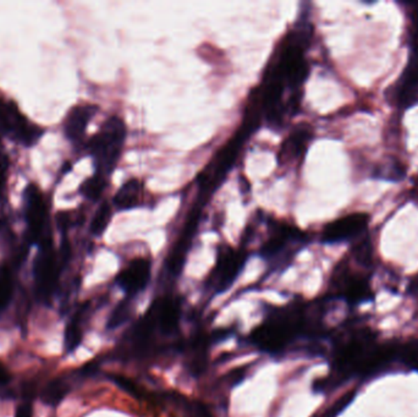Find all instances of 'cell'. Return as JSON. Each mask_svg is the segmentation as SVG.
<instances>
[{
    "label": "cell",
    "mask_w": 418,
    "mask_h": 417,
    "mask_svg": "<svg viewBox=\"0 0 418 417\" xmlns=\"http://www.w3.org/2000/svg\"><path fill=\"white\" fill-rule=\"evenodd\" d=\"M247 253L241 248L229 245H220L215 267L206 280V289L209 293H221L234 284L245 266Z\"/></svg>",
    "instance_id": "5"
},
{
    "label": "cell",
    "mask_w": 418,
    "mask_h": 417,
    "mask_svg": "<svg viewBox=\"0 0 418 417\" xmlns=\"http://www.w3.org/2000/svg\"><path fill=\"white\" fill-rule=\"evenodd\" d=\"M12 288L14 284H12L10 268H1L0 269V312L10 303Z\"/></svg>",
    "instance_id": "25"
},
{
    "label": "cell",
    "mask_w": 418,
    "mask_h": 417,
    "mask_svg": "<svg viewBox=\"0 0 418 417\" xmlns=\"http://www.w3.org/2000/svg\"><path fill=\"white\" fill-rule=\"evenodd\" d=\"M106 187H107V176L96 173L82 184L80 191L88 200L97 201L102 196L103 191L106 190Z\"/></svg>",
    "instance_id": "22"
},
{
    "label": "cell",
    "mask_w": 418,
    "mask_h": 417,
    "mask_svg": "<svg viewBox=\"0 0 418 417\" xmlns=\"http://www.w3.org/2000/svg\"><path fill=\"white\" fill-rule=\"evenodd\" d=\"M33 275L37 299L44 305L49 304L58 284L59 263L53 246L48 240L42 242L41 251L33 266Z\"/></svg>",
    "instance_id": "8"
},
{
    "label": "cell",
    "mask_w": 418,
    "mask_h": 417,
    "mask_svg": "<svg viewBox=\"0 0 418 417\" xmlns=\"http://www.w3.org/2000/svg\"><path fill=\"white\" fill-rule=\"evenodd\" d=\"M312 136L313 133L311 126L305 124L297 126L281 144V151L278 153L279 164L281 167L290 165L299 158H301L306 152L307 146L311 141Z\"/></svg>",
    "instance_id": "14"
},
{
    "label": "cell",
    "mask_w": 418,
    "mask_h": 417,
    "mask_svg": "<svg viewBox=\"0 0 418 417\" xmlns=\"http://www.w3.org/2000/svg\"><path fill=\"white\" fill-rule=\"evenodd\" d=\"M331 289L335 296L346 300L351 305L365 303L373 298L368 279L352 273L346 263H340L335 268L331 280Z\"/></svg>",
    "instance_id": "9"
},
{
    "label": "cell",
    "mask_w": 418,
    "mask_h": 417,
    "mask_svg": "<svg viewBox=\"0 0 418 417\" xmlns=\"http://www.w3.org/2000/svg\"><path fill=\"white\" fill-rule=\"evenodd\" d=\"M181 320V300L167 293L154 299L142 318L125 335L122 351L131 357H151L159 354V339L178 334Z\"/></svg>",
    "instance_id": "3"
},
{
    "label": "cell",
    "mask_w": 418,
    "mask_h": 417,
    "mask_svg": "<svg viewBox=\"0 0 418 417\" xmlns=\"http://www.w3.org/2000/svg\"><path fill=\"white\" fill-rule=\"evenodd\" d=\"M85 309H83L78 312V314L74 316L72 318L67 325V330H65V335H64V346H65V350L67 352H72L74 350H76L78 346L81 344L82 338H83V318H85Z\"/></svg>",
    "instance_id": "20"
},
{
    "label": "cell",
    "mask_w": 418,
    "mask_h": 417,
    "mask_svg": "<svg viewBox=\"0 0 418 417\" xmlns=\"http://www.w3.org/2000/svg\"><path fill=\"white\" fill-rule=\"evenodd\" d=\"M72 391V384L65 377H59L49 382L41 391L42 402L48 407H56Z\"/></svg>",
    "instance_id": "19"
},
{
    "label": "cell",
    "mask_w": 418,
    "mask_h": 417,
    "mask_svg": "<svg viewBox=\"0 0 418 417\" xmlns=\"http://www.w3.org/2000/svg\"><path fill=\"white\" fill-rule=\"evenodd\" d=\"M126 137L123 119L112 117L103 123L97 134L87 144L94 160L98 174L108 176L119 162Z\"/></svg>",
    "instance_id": "4"
},
{
    "label": "cell",
    "mask_w": 418,
    "mask_h": 417,
    "mask_svg": "<svg viewBox=\"0 0 418 417\" xmlns=\"http://www.w3.org/2000/svg\"><path fill=\"white\" fill-rule=\"evenodd\" d=\"M110 221H112V206L109 205V202H103L93 216L91 222V232L96 237H101L103 232H106Z\"/></svg>",
    "instance_id": "23"
},
{
    "label": "cell",
    "mask_w": 418,
    "mask_h": 417,
    "mask_svg": "<svg viewBox=\"0 0 418 417\" xmlns=\"http://www.w3.org/2000/svg\"><path fill=\"white\" fill-rule=\"evenodd\" d=\"M252 131H255V130L251 129L249 125L244 124L242 129L235 135L234 139H231L229 144L224 146V148H221L219 153L215 155V160L209 163L208 167L199 176V186H202V189L207 192H210V190H213L215 186L219 184L225 174L229 171L231 165L234 164L237 153L245 142L246 137Z\"/></svg>",
    "instance_id": "7"
},
{
    "label": "cell",
    "mask_w": 418,
    "mask_h": 417,
    "mask_svg": "<svg viewBox=\"0 0 418 417\" xmlns=\"http://www.w3.org/2000/svg\"><path fill=\"white\" fill-rule=\"evenodd\" d=\"M396 362V341L378 343L368 327L349 330L334 340L332 368L313 383L317 393H329L352 377L373 376Z\"/></svg>",
    "instance_id": "1"
},
{
    "label": "cell",
    "mask_w": 418,
    "mask_h": 417,
    "mask_svg": "<svg viewBox=\"0 0 418 417\" xmlns=\"http://www.w3.org/2000/svg\"><path fill=\"white\" fill-rule=\"evenodd\" d=\"M209 344L210 337L201 332L194 335V338L190 340L189 346L185 348L187 356V368L194 376H199L206 370L208 360Z\"/></svg>",
    "instance_id": "16"
},
{
    "label": "cell",
    "mask_w": 418,
    "mask_h": 417,
    "mask_svg": "<svg viewBox=\"0 0 418 417\" xmlns=\"http://www.w3.org/2000/svg\"><path fill=\"white\" fill-rule=\"evenodd\" d=\"M152 264L148 258L137 257L117 274V284L123 289L128 299L133 300L147 288L151 280Z\"/></svg>",
    "instance_id": "11"
},
{
    "label": "cell",
    "mask_w": 418,
    "mask_h": 417,
    "mask_svg": "<svg viewBox=\"0 0 418 417\" xmlns=\"http://www.w3.org/2000/svg\"><path fill=\"white\" fill-rule=\"evenodd\" d=\"M8 165H9L8 157L3 153V151L0 150V191L3 189L4 184H6Z\"/></svg>",
    "instance_id": "30"
},
{
    "label": "cell",
    "mask_w": 418,
    "mask_h": 417,
    "mask_svg": "<svg viewBox=\"0 0 418 417\" xmlns=\"http://www.w3.org/2000/svg\"><path fill=\"white\" fill-rule=\"evenodd\" d=\"M190 412L192 417H213L208 409L201 402H192L190 405Z\"/></svg>",
    "instance_id": "29"
},
{
    "label": "cell",
    "mask_w": 418,
    "mask_h": 417,
    "mask_svg": "<svg viewBox=\"0 0 418 417\" xmlns=\"http://www.w3.org/2000/svg\"><path fill=\"white\" fill-rule=\"evenodd\" d=\"M355 394H356V391H347L346 394H344L342 398H339L333 405L326 407V410H323V411L317 414L313 417H337L352 402V399L355 398Z\"/></svg>",
    "instance_id": "26"
},
{
    "label": "cell",
    "mask_w": 418,
    "mask_h": 417,
    "mask_svg": "<svg viewBox=\"0 0 418 417\" xmlns=\"http://www.w3.org/2000/svg\"><path fill=\"white\" fill-rule=\"evenodd\" d=\"M323 305L294 301L267 312L265 320L249 335L257 350L271 356L285 355L303 339H318L323 334Z\"/></svg>",
    "instance_id": "2"
},
{
    "label": "cell",
    "mask_w": 418,
    "mask_h": 417,
    "mask_svg": "<svg viewBox=\"0 0 418 417\" xmlns=\"http://www.w3.org/2000/svg\"><path fill=\"white\" fill-rule=\"evenodd\" d=\"M300 237H301V234L297 229L287 227V225L276 227L274 234L265 242V245L260 248V256L265 259H274L285 250L289 242L299 240Z\"/></svg>",
    "instance_id": "17"
},
{
    "label": "cell",
    "mask_w": 418,
    "mask_h": 417,
    "mask_svg": "<svg viewBox=\"0 0 418 417\" xmlns=\"http://www.w3.org/2000/svg\"><path fill=\"white\" fill-rule=\"evenodd\" d=\"M352 255H353V258L356 259L358 264H362V266L367 267L372 262V241L369 239H365L362 241L358 242L352 250Z\"/></svg>",
    "instance_id": "27"
},
{
    "label": "cell",
    "mask_w": 418,
    "mask_h": 417,
    "mask_svg": "<svg viewBox=\"0 0 418 417\" xmlns=\"http://www.w3.org/2000/svg\"><path fill=\"white\" fill-rule=\"evenodd\" d=\"M394 99L401 108L418 103V54L413 53L394 88Z\"/></svg>",
    "instance_id": "13"
},
{
    "label": "cell",
    "mask_w": 418,
    "mask_h": 417,
    "mask_svg": "<svg viewBox=\"0 0 418 417\" xmlns=\"http://www.w3.org/2000/svg\"><path fill=\"white\" fill-rule=\"evenodd\" d=\"M98 112L97 105L78 104L70 109L64 121V133L72 142H78L86 134L87 126Z\"/></svg>",
    "instance_id": "15"
},
{
    "label": "cell",
    "mask_w": 418,
    "mask_h": 417,
    "mask_svg": "<svg viewBox=\"0 0 418 417\" xmlns=\"http://www.w3.org/2000/svg\"><path fill=\"white\" fill-rule=\"evenodd\" d=\"M410 42L413 53L418 54V6H415L411 11V25H410Z\"/></svg>",
    "instance_id": "28"
},
{
    "label": "cell",
    "mask_w": 418,
    "mask_h": 417,
    "mask_svg": "<svg viewBox=\"0 0 418 417\" xmlns=\"http://www.w3.org/2000/svg\"><path fill=\"white\" fill-rule=\"evenodd\" d=\"M15 417H33V409L30 402L21 404L20 407L16 409Z\"/></svg>",
    "instance_id": "31"
},
{
    "label": "cell",
    "mask_w": 418,
    "mask_h": 417,
    "mask_svg": "<svg viewBox=\"0 0 418 417\" xmlns=\"http://www.w3.org/2000/svg\"><path fill=\"white\" fill-rule=\"evenodd\" d=\"M142 196V184L138 179L126 181L114 196V206L119 210H130L137 206Z\"/></svg>",
    "instance_id": "18"
},
{
    "label": "cell",
    "mask_w": 418,
    "mask_h": 417,
    "mask_svg": "<svg viewBox=\"0 0 418 417\" xmlns=\"http://www.w3.org/2000/svg\"><path fill=\"white\" fill-rule=\"evenodd\" d=\"M0 131L17 144L31 147L41 139L43 130L25 117L14 101L0 97Z\"/></svg>",
    "instance_id": "6"
},
{
    "label": "cell",
    "mask_w": 418,
    "mask_h": 417,
    "mask_svg": "<svg viewBox=\"0 0 418 417\" xmlns=\"http://www.w3.org/2000/svg\"><path fill=\"white\" fill-rule=\"evenodd\" d=\"M133 311V305L130 304V299L124 300L115 306L112 314L108 320V330H117V327L123 325L130 318Z\"/></svg>",
    "instance_id": "24"
},
{
    "label": "cell",
    "mask_w": 418,
    "mask_h": 417,
    "mask_svg": "<svg viewBox=\"0 0 418 417\" xmlns=\"http://www.w3.org/2000/svg\"><path fill=\"white\" fill-rule=\"evenodd\" d=\"M25 218L28 228V237L31 242H44L48 239L44 237L48 221V208H47L44 195L40 187L36 185L27 186L25 190Z\"/></svg>",
    "instance_id": "10"
},
{
    "label": "cell",
    "mask_w": 418,
    "mask_h": 417,
    "mask_svg": "<svg viewBox=\"0 0 418 417\" xmlns=\"http://www.w3.org/2000/svg\"><path fill=\"white\" fill-rule=\"evenodd\" d=\"M398 362L408 370L418 371V338L398 341Z\"/></svg>",
    "instance_id": "21"
},
{
    "label": "cell",
    "mask_w": 418,
    "mask_h": 417,
    "mask_svg": "<svg viewBox=\"0 0 418 417\" xmlns=\"http://www.w3.org/2000/svg\"><path fill=\"white\" fill-rule=\"evenodd\" d=\"M367 224V214L363 213H355V214L342 216L334 222L329 223L324 228L321 234L323 241L329 244L346 241L365 232Z\"/></svg>",
    "instance_id": "12"
},
{
    "label": "cell",
    "mask_w": 418,
    "mask_h": 417,
    "mask_svg": "<svg viewBox=\"0 0 418 417\" xmlns=\"http://www.w3.org/2000/svg\"><path fill=\"white\" fill-rule=\"evenodd\" d=\"M10 381V375L6 368V366L0 362V386H6Z\"/></svg>",
    "instance_id": "32"
}]
</instances>
